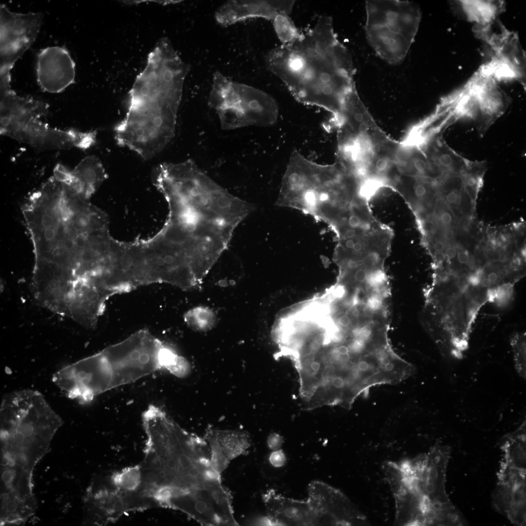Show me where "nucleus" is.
<instances>
[{"mask_svg":"<svg viewBox=\"0 0 526 526\" xmlns=\"http://www.w3.org/2000/svg\"><path fill=\"white\" fill-rule=\"evenodd\" d=\"M265 62L296 99L324 109L336 120L356 88L350 55L338 40L328 16L320 17L292 42L271 50Z\"/></svg>","mask_w":526,"mask_h":526,"instance_id":"1","label":"nucleus"},{"mask_svg":"<svg viewBox=\"0 0 526 526\" xmlns=\"http://www.w3.org/2000/svg\"><path fill=\"white\" fill-rule=\"evenodd\" d=\"M210 455L203 442L188 434L176 435L156 450L147 465L150 508L178 510L203 525L225 521L231 497Z\"/></svg>","mask_w":526,"mask_h":526,"instance_id":"2","label":"nucleus"},{"mask_svg":"<svg viewBox=\"0 0 526 526\" xmlns=\"http://www.w3.org/2000/svg\"><path fill=\"white\" fill-rule=\"evenodd\" d=\"M189 70L169 39L161 38L135 79L125 117L114 127L119 146L145 160L164 149L175 135L184 82Z\"/></svg>","mask_w":526,"mask_h":526,"instance_id":"3","label":"nucleus"},{"mask_svg":"<svg viewBox=\"0 0 526 526\" xmlns=\"http://www.w3.org/2000/svg\"><path fill=\"white\" fill-rule=\"evenodd\" d=\"M169 213L159 233L189 260L212 266L233 231L254 206L230 194L204 172L165 196Z\"/></svg>","mask_w":526,"mask_h":526,"instance_id":"4","label":"nucleus"},{"mask_svg":"<svg viewBox=\"0 0 526 526\" xmlns=\"http://www.w3.org/2000/svg\"><path fill=\"white\" fill-rule=\"evenodd\" d=\"M184 364L183 357L143 329L62 368L52 380L68 398L85 405L103 393L155 372L166 370L178 376Z\"/></svg>","mask_w":526,"mask_h":526,"instance_id":"5","label":"nucleus"},{"mask_svg":"<svg viewBox=\"0 0 526 526\" xmlns=\"http://www.w3.org/2000/svg\"><path fill=\"white\" fill-rule=\"evenodd\" d=\"M449 446L437 443L426 453L383 465L394 499L398 526L462 525L463 520L445 489Z\"/></svg>","mask_w":526,"mask_h":526,"instance_id":"6","label":"nucleus"},{"mask_svg":"<svg viewBox=\"0 0 526 526\" xmlns=\"http://www.w3.org/2000/svg\"><path fill=\"white\" fill-rule=\"evenodd\" d=\"M345 174V168L337 161L319 164L295 152L282 177L276 204L298 209L323 222L340 191Z\"/></svg>","mask_w":526,"mask_h":526,"instance_id":"7","label":"nucleus"},{"mask_svg":"<svg viewBox=\"0 0 526 526\" xmlns=\"http://www.w3.org/2000/svg\"><path fill=\"white\" fill-rule=\"evenodd\" d=\"M48 111L40 100L12 94L0 100V134L39 149H87L95 144L94 131L63 130L43 122Z\"/></svg>","mask_w":526,"mask_h":526,"instance_id":"8","label":"nucleus"},{"mask_svg":"<svg viewBox=\"0 0 526 526\" xmlns=\"http://www.w3.org/2000/svg\"><path fill=\"white\" fill-rule=\"evenodd\" d=\"M365 34L381 58L391 64L401 62L414 41L421 12L414 2L398 0L365 2Z\"/></svg>","mask_w":526,"mask_h":526,"instance_id":"9","label":"nucleus"},{"mask_svg":"<svg viewBox=\"0 0 526 526\" xmlns=\"http://www.w3.org/2000/svg\"><path fill=\"white\" fill-rule=\"evenodd\" d=\"M208 105L218 116L222 129L248 126L268 127L276 122L279 113L275 100L256 88L233 81L220 72L214 73Z\"/></svg>","mask_w":526,"mask_h":526,"instance_id":"10","label":"nucleus"},{"mask_svg":"<svg viewBox=\"0 0 526 526\" xmlns=\"http://www.w3.org/2000/svg\"><path fill=\"white\" fill-rule=\"evenodd\" d=\"M498 82L480 68L461 88L442 100L440 106L449 122L472 119L480 134L483 135L509 103V97Z\"/></svg>","mask_w":526,"mask_h":526,"instance_id":"11","label":"nucleus"},{"mask_svg":"<svg viewBox=\"0 0 526 526\" xmlns=\"http://www.w3.org/2000/svg\"><path fill=\"white\" fill-rule=\"evenodd\" d=\"M43 21L41 13H18L0 6V70L10 72L35 41Z\"/></svg>","mask_w":526,"mask_h":526,"instance_id":"12","label":"nucleus"},{"mask_svg":"<svg viewBox=\"0 0 526 526\" xmlns=\"http://www.w3.org/2000/svg\"><path fill=\"white\" fill-rule=\"evenodd\" d=\"M308 498L320 525L353 526L367 524L366 516L340 490L315 481L308 486Z\"/></svg>","mask_w":526,"mask_h":526,"instance_id":"13","label":"nucleus"},{"mask_svg":"<svg viewBox=\"0 0 526 526\" xmlns=\"http://www.w3.org/2000/svg\"><path fill=\"white\" fill-rule=\"evenodd\" d=\"M75 64L64 47L41 49L38 54L37 81L41 88L51 93L64 91L75 83Z\"/></svg>","mask_w":526,"mask_h":526,"instance_id":"14","label":"nucleus"},{"mask_svg":"<svg viewBox=\"0 0 526 526\" xmlns=\"http://www.w3.org/2000/svg\"><path fill=\"white\" fill-rule=\"evenodd\" d=\"M294 3V0H228L218 8L215 18L225 27L252 18L273 20L280 14L289 15Z\"/></svg>","mask_w":526,"mask_h":526,"instance_id":"15","label":"nucleus"},{"mask_svg":"<svg viewBox=\"0 0 526 526\" xmlns=\"http://www.w3.org/2000/svg\"><path fill=\"white\" fill-rule=\"evenodd\" d=\"M53 175L87 200L108 177L101 162L94 155L86 156L72 170L57 164Z\"/></svg>","mask_w":526,"mask_h":526,"instance_id":"16","label":"nucleus"},{"mask_svg":"<svg viewBox=\"0 0 526 526\" xmlns=\"http://www.w3.org/2000/svg\"><path fill=\"white\" fill-rule=\"evenodd\" d=\"M270 521L282 525H320L319 517L308 500L286 498L270 490L263 495Z\"/></svg>","mask_w":526,"mask_h":526,"instance_id":"17","label":"nucleus"},{"mask_svg":"<svg viewBox=\"0 0 526 526\" xmlns=\"http://www.w3.org/2000/svg\"><path fill=\"white\" fill-rule=\"evenodd\" d=\"M209 444L217 447L226 459H232L244 453L250 445L248 437L242 432L216 431L208 434Z\"/></svg>","mask_w":526,"mask_h":526,"instance_id":"18","label":"nucleus"},{"mask_svg":"<svg viewBox=\"0 0 526 526\" xmlns=\"http://www.w3.org/2000/svg\"><path fill=\"white\" fill-rule=\"evenodd\" d=\"M460 1L469 19L480 26L488 24L495 20L504 6V2L501 1Z\"/></svg>","mask_w":526,"mask_h":526,"instance_id":"19","label":"nucleus"},{"mask_svg":"<svg viewBox=\"0 0 526 526\" xmlns=\"http://www.w3.org/2000/svg\"><path fill=\"white\" fill-rule=\"evenodd\" d=\"M184 319L191 328L202 331L212 328L216 320L213 311L204 306H198L189 310L185 314Z\"/></svg>","mask_w":526,"mask_h":526,"instance_id":"20","label":"nucleus"},{"mask_svg":"<svg viewBox=\"0 0 526 526\" xmlns=\"http://www.w3.org/2000/svg\"><path fill=\"white\" fill-rule=\"evenodd\" d=\"M510 344L513 354V363L517 374L526 378V342L525 333H516L511 337Z\"/></svg>","mask_w":526,"mask_h":526,"instance_id":"21","label":"nucleus"},{"mask_svg":"<svg viewBox=\"0 0 526 526\" xmlns=\"http://www.w3.org/2000/svg\"><path fill=\"white\" fill-rule=\"evenodd\" d=\"M273 20L277 36L282 44L292 42L300 35L301 33L288 14H280Z\"/></svg>","mask_w":526,"mask_h":526,"instance_id":"22","label":"nucleus"},{"mask_svg":"<svg viewBox=\"0 0 526 526\" xmlns=\"http://www.w3.org/2000/svg\"><path fill=\"white\" fill-rule=\"evenodd\" d=\"M269 461L275 467L283 466L286 461V457L282 450L274 451L269 456Z\"/></svg>","mask_w":526,"mask_h":526,"instance_id":"23","label":"nucleus"},{"mask_svg":"<svg viewBox=\"0 0 526 526\" xmlns=\"http://www.w3.org/2000/svg\"><path fill=\"white\" fill-rule=\"evenodd\" d=\"M282 443V438L278 434H271L268 438V445L269 448L273 451L279 450Z\"/></svg>","mask_w":526,"mask_h":526,"instance_id":"24","label":"nucleus"},{"mask_svg":"<svg viewBox=\"0 0 526 526\" xmlns=\"http://www.w3.org/2000/svg\"><path fill=\"white\" fill-rule=\"evenodd\" d=\"M327 338V336L323 333L317 334L314 338V342L319 346L325 344Z\"/></svg>","mask_w":526,"mask_h":526,"instance_id":"25","label":"nucleus"},{"mask_svg":"<svg viewBox=\"0 0 526 526\" xmlns=\"http://www.w3.org/2000/svg\"><path fill=\"white\" fill-rule=\"evenodd\" d=\"M135 468H136V469H135V470H136V465H135ZM136 485H137V477H136ZM136 487H135V488H136ZM132 497H133V494H132V507H132V508H133V510H134V511H135L134 510V507H133V498H132Z\"/></svg>","mask_w":526,"mask_h":526,"instance_id":"26","label":"nucleus"}]
</instances>
